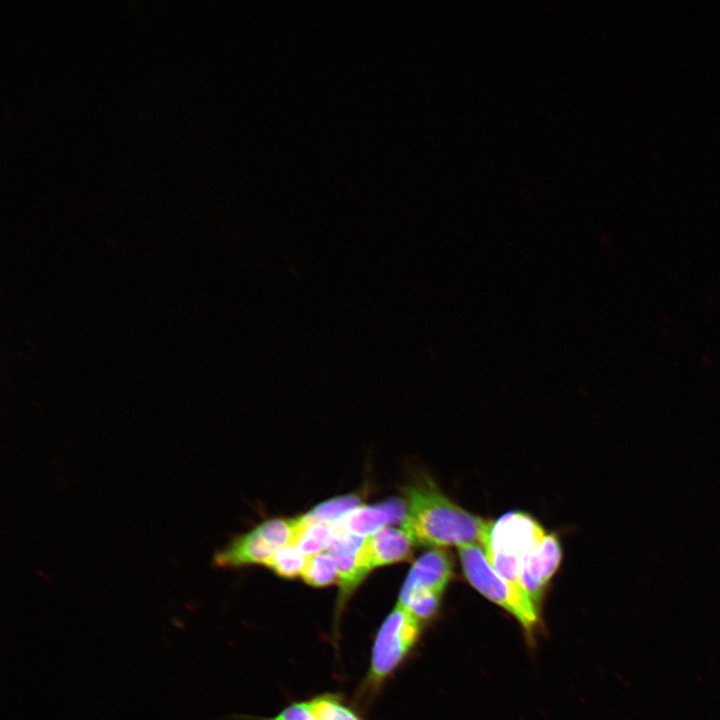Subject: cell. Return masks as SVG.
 <instances>
[{
    "label": "cell",
    "mask_w": 720,
    "mask_h": 720,
    "mask_svg": "<svg viewBox=\"0 0 720 720\" xmlns=\"http://www.w3.org/2000/svg\"><path fill=\"white\" fill-rule=\"evenodd\" d=\"M312 720H364L352 705L337 693L326 692L308 699Z\"/></svg>",
    "instance_id": "obj_11"
},
{
    "label": "cell",
    "mask_w": 720,
    "mask_h": 720,
    "mask_svg": "<svg viewBox=\"0 0 720 720\" xmlns=\"http://www.w3.org/2000/svg\"><path fill=\"white\" fill-rule=\"evenodd\" d=\"M339 523L358 537H369L390 523L389 516L379 504L358 507L345 515Z\"/></svg>",
    "instance_id": "obj_10"
},
{
    "label": "cell",
    "mask_w": 720,
    "mask_h": 720,
    "mask_svg": "<svg viewBox=\"0 0 720 720\" xmlns=\"http://www.w3.org/2000/svg\"><path fill=\"white\" fill-rule=\"evenodd\" d=\"M561 555L557 536L546 534L522 558L519 585L536 606L560 565Z\"/></svg>",
    "instance_id": "obj_6"
},
{
    "label": "cell",
    "mask_w": 720,
    "mask_h": 720,
    "mask_svg": "<svg viewBox=\"0 0 720 720\" xmlns=\"http://www.w3.org/2000/svg\"><path fill=\"white\" fill-rule=\"evenodd\" d=\"M414 540L404 528L383 527L367 537L359 552L358 562L369 574L374 569L407 560Z\"/></svg>",
    "instance_id": "obj_7"
},
{
    "label": "cell",
    "mask_w": 720,
    "mask_h": 720,
    "mask_svg": "<svg viewBox=\"0 0 720 720\" xmlns=\"http://www.w3.org/2000/svg\"><path fill=\"white\" fill-rule=\"evenodd\" d=\"M407 518L402 525L415 543L435 548L482 546L492 521L451 501L431 481L405 488Z\"/></svg>",
    "instance_id": "obj_1"
},
{
    "label": "cell",
    "mask_w": 720,
    "mask_h": 720,
    "mask_svg": "<svg viewBox=\"0 0 720 720\" xmlns=\"http://www.w3.org/2000/svg\"><path fill=\"white\" fill-rule=\"evenodd\" d=\"M465 577L482 595L512 614L531 636L538 623L537 606L518 586L500 576L478 544L458 547Z\"/></svg>",
    "instance_id": "obj_3"
},
{
    "label": "cell",
    "mask_w": 720,
    "mask_h": 720,
    "mask_svg": "<svg viewBox=\"0 0 720 720\" xmlns=\"http://www.w3.org/2000/svg\"><path fill=\"white\" fill-rule=\"evenodd\" d=\"M306 584L313 587H326L338 582V566L330 553L309 556L301 574Z\"/></svg>",
    "instance_id": "obj_12"
},
{
    "label": "cell",
    "mask_w": 720,
    "mask_h": 720,
    "mask_svg": "<svg viewBox=\"0 0 720 720\" xmlns=\"http://www.w3.org/2000/svg\"><path fill=\"white\" fill-rule=\"evenodd\" d=\"M545 535L540 524L528 514L509 512L492 521L481 547L495 571L520 587L522 558Z\"/></svg>",
    "instance_id": "obj_4"
},
{
    "label": "cell",
    "mask_w": 720,
    "mask_h": 720,
    "mask_svg": "<svg viewBox=\"0 0 720 720\" xmlns=\"http://www.w3.org/2000/svg\"><path fill=\"white\" fill-rule=\"evenodd\" d=\"M331 526L309 521L304 515L295 519L292 545L307 557L321 553L327 548Z\"/></svg>",
    "instance_id": "obj_9"
},
{
    "label": "cell",
    "mask_w": 720,
    "mask_h": 720,
    "mask_svg": "<svg viewBox=\"0 0 720 720\" xmlns=\"http://www.w3.org/2000/svg\"><path fill=\"white\" fill-rule=\"evenodd\" d=\"M308 557L290 544L278 550L266 564L276 574L285 578L301 575Z\"/></svg>",
    "instance_id": "obj_14"
},
{
    "label": "cell",
    "mask_w": 720,
    "mask_h": 720,
    "mask_svg": "<svg viewBox=\"0 0 720 720\" xmlns=\"http://www.w3.org/2000/svg\"><path fill=\"white\" fill-rule=\"evenodd\" d=\"M359 505L360 499L356 495L340 496L317 505L304 516L309 521L332 526Z\"/></svg>",
    "instance_id": "obj_13"
},
{
    "label": "cell",
    "mask_w": 720,
    "mask_h": 720,
    "mask_svg": "<svg viewBox=\"0 0 720 720\" xmlns=\"http://www.w3.org/2000/svg\"><path fill=\"white\" fill-rule=\"evenodd\" d=\"M453 575V561L445 550L434 548L423 554L411 567L399 596L415 591L443 594Z\"/></svg>",
    "instance_id": "obj_8"
},
{
    "label": "cell",
    "mask_w": 720,
    "mask_h": 720,
    "mask_svg": "<svg viewBox=\"0 0 720 720\" xmlns=\"http://www.w3.org/2000/svg\"><path fill=\"white\" fill-rule=\"evenodd\" d=\"M422 624L399 603L386 616L373 641L369 668L360 686L362 696H376L414 648Z\"/></svg>",
    "instance_id": "obj_2"
},
{
    "label": "cell",
    "mask_w": 720,
    "mask_h": 720,
    "mask_svg": "<svg viewBox=\"0 0 720 720\" xmlns=\"http://www.w3.org/2000/svg\"><path fill=\"white\" fill-rule=\"evenodd\" d=\"M294 532L295 519L265 521L217 552L214 563L223 568L266 565L278 550L292 543Z\"/></svg>",
    "instance_id": "obj_5"
}]
</instances>
